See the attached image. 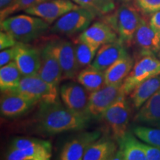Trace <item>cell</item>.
I'll use <instances>...</instances> for the list:
<instances>
[{
  "instance_id": "6da1fadb",
  "label": "cell",
  "mask_w": 160,
  "mask_h": 160,
  "mask_svg": "<svg viewBox=\"0 0 160 160\" xmlns=\"http://www.w3.org/2000/svg\"><path fill=\"white\" fill-rule=\"evenodd\" d=\"M39 104L37 117L38 128L48 134L82 131L88 125L91 120L89 117L73 113L59 100Z\"/></svg>"
},
{
  "instance_id": "7a4b0ae2",
  "label": "cell",
  "mask_w": 160,
  "mask_h": 160,
  "mask_svg": "<svg viewBox=\"0 0 160 160\" xmlns=\"http://www.w3.org/2000/svg\"><path fill=\"white\" fill-rule=\"evenodd\" d=\"M50 24L35 16H10L1 21V30L11 35L17 42L28 43L39 39L48 31Z\"/></svg>"
},
{
  "instance_id": "3957f363",
  "label": "cell",
  "mask_w": 160,
  "mask_h": 160,
  "mask_svg": "<svg viewBox=\"0 0 160 160\" xmlns=\"http://www.w3.org/2000/svg\"><path fill=\"white\" fill-rule=\"evenodd\" d=\"M142 18L137 7L126 2L120 5L114 12L106 15L105 22L114 30L119 42L129 47L133 43Z\"/></svg>"
},
{
  "instance_id": "277c9868",
  "label": "cell",
  "mask_w": 160,
  "mask_h": 160,
  "mask_svg": "<svg viewBox=\"0 0 160 160\" xmlns=\"http://www.w3.org/2000/svg\"><path fill=\"white\" fill-rule=\"evenodd\" d=\"M52 146L48 141L31 137H17L12 140L5 159L8 160H48Z\"/></svg>"
},
{
  "instance_id": "5b68a950",
  "label": "cell",
  "mask_w": 160,
  "mask_h": 160,
  "mask_svg": "<svg viewBox=\"0 0 160 160\" xmlns=\"http://www.w3.org/2000/svg\"><path fill=\"white\" fill-rule=\"evenodd\" d=\"M97 17L93 12L84 8L68 12L57 19L50 29L53 33L71 36L85 31Z\"/></svg>"
},
{
  "instance_id": "8992f818",
  "label": "cell",
  "mask_w": 160,
  "mask_h": 160,
  "mask_svg": "<svg viewBox=\"0 0 160 160\" xmlns=\"http://www.w3.org/2000/svg\"><path fill=\"white\" fill-rule=\"evenodd\" d=\"M131 116V108L126 95L122 93L118 99L103 113L102 118L108 126L115 139H119L128 132Z\"/></svg>"
},
{
  "instance_id": "52a82bcc",
  "label": "cell",
  "mask_w": 160,
  "mask_h": 160,
  "mask_svg": "<svg viewBox=\"0 0 160 160\" xmlns=\"http://www.w3.org/2000/svg\"><path fill=\"white\" fill-rule=\"evenodd\" d=\"M160 75V59L156 55H144L133 65L122 84V91L129 95L138 85Z\"/></svg>"
},
{
  "instance_id": "ba28073f",
  "label": "cell",
  "mask_w": 160,
  "mask_h": 160,
  "mask_svg": "<svg viewBox=\"0 0 160 160\" xmlns=\"http://www.w3.org/2000/svg\"><path fill=\"white\" fill-rule=\"evenodd\" d=\"M14 92L32 98L39 103L59 100L58 87L47 82L38 75L22 76L19 87Z\"/></svg>"
},
{
  "instance_id": "9c48e42d",
  "label": "cell",
  "mask_w": 160,
  "mask_h": 160,
  "mask_svg": "<svg viewBox=\"0 0 160 160\" xmlns=\"http://www.w3.org/2000/svg\"><path fill=\"white\" fill-rule=\"evenodd\" d=\"M90 93L80 84L68 82L59 89V94L64 105L70 111L82 117H89L87 109ZM90 118V117H89Z\"/></svg>"
},
{
  "instance_id": "30bf717a",
  "label": "cell",
  "mask_w": 160,
  "mask_h": 160,
  "mask_svg": "<svg viewBox=\"0 0 160 160\" xmlns=\"http://www.w3.org/2000/svg\"><path fill=\"white\" fill-rule=\"evenodd\" d=\"M122 85H105L97 91L91 92L88 105V116L91 119L102 118L106 110L122 93Z\"/></svg>"
},
{
  "instance_id": "8fae6325",
  "label": "cell",
  "mask_w": 160,
  "mask_h": 160,
  "mask_svg": "<svg viewBox=\"0 0 160 160\" xmlns=\"http://www.w3.org/2000/svg\"><path fill=\"white\" fill-rule=\"evenodd\" d=\"M99 130L83 131L75 135L64 144L60 151L59 159L81 160L92 144L101 137Z\"/></svg>"
},
{
  "instance_id": "7c38bea8",
  "label": "cell",
  "mask_w": 160,
  "mask_h": 160,
  "mask_svg": "<svg viewBox=\"0 0 160 160\" xmlns=\"http://www.w3.org/2000/svg\"><path fill=\"white\" fill-rule=\"evenodd\" d=\"M52 51L57 58L63 79H73L77 78L80 68L76 57L74 45L68 40L59 39L51 42Z\"/></svg>"
},
{
  "instance_id": "4fadbf2b",
  "label": "cell",
  "mask_w": 160,
  "mask_h": 160,
  "mask_svg": "<svg viewBox=\"0 0 160 160\" xmlns=\"http://www.w3.org/2000/svg\"><path fill=\"white\" fill-rule=\"evenodd\" d=\"M79 7L72 0H46L24 11L28 14L41 18L51 25L66 13Z\"/></svg>"
},
{
  "instance_id": "5bb4252c",
  "label": "cell",
  "mask_w": 160,
  "mask_h": 160,
  "mask_svg": "<svg viewBox=\"0 0 160 160\" xmlns=\"http://www.w3.org/2000/svg\"><path fill=\"white\" fill-rule=\"evenodd\" d=\"M139 54L157 55L160 53V32L151 27L149 22L142 18L133 39Z\"/></svg>"
},
{
  "instance_id": "9a60e30c",
  "label": "cell",
  "mask_w": 160,
  "mask_h": 160,
  "mask_svg": "<svg viewBox=\"0 0 160 160\" xmlns=\"http://www.w3.org/2000/svg\"><path fill=\"white\" fill-rule=\"evenodd\" d=\"M38 103L35 99L17 92L2 93L0 102L1 114L7 118L19 117Z\"/></svg>"
},
{
  "instance_id": "2e32d148",
  "label": "cell",
  "mask_w": 160,
  "mask_h": 160,
  "mask_svg": "<svg viewBox=\"0 0 160 160\" xmlns=\"http://www.w3.org/2000/svg\"><path fill=\"white\" fill-rule=\"evenodd\" d=\"M14 61L22 76L37 75L41 65V51L26 43L19 42Z\"/></svg>"
},
{
  "instance_id": "e0dca14e",
  "label": "cell",
  "mask_w": 160,
  "mask_h": 160,
  "mask_svg": "<svg viewBox=\"0 0 160 160\" xmlns=\"http://www.w3.org/2000/svg\"><path fill=\"white\" fill-rule=\"evenodd\" d=\"M79 41L100 48L105 44L117 41L118 36L114 30L105 22L93 23L79 36Z\"/></svg>"
},
{
  "instance_id": "ac0fdd59",
  "label": "cell",
  "mask_w": 160,
  "mask_h": 160,
  "mask_svg": "<svg viewBox=\"0 0 160 160\" xmlns=\"http://www.w3.org/2000/svg\"><path fill=\"white\" fill-rule=\"evenodd\" d=\"M37 75L56 87H59L63 79L61 68L52 51L51 43L46 45L41 51V65Z\"/></svg>"
},
{
  "instance_id": "d6986e66",
  "label": "cell",
  "mask_w": 160,
  "mask_h": 160,
  "mask_svg": "<svg viewBox=\"0 0 160 160\" xmlns=\"http://www.w3.org/2000/svg\"><path fill=\"white\" fill-rule=\"evenodd\" d=\"M127 55L128 53L126 46L117 40L101 46L91 65L99 71H105L116 62Z\"/></svg>"
},
{
  "instance_id": "ffe728a7",
  "label": "cell",
  "mask_w": 160,
  "mask_h": 160,
  "mask_svg": "<svg viewBox=\"0 0 160 160\" xmlns=\"http://www.w3.org/2000/svg\"><path fill=\"white\" fill-rule=\"evenodd\" d=\"M117 141L118 150L113 159L147 160L143 142L138 139L133 133L127 132Z\"/></svg>"
},
{
  "instance_id": "44dd1931",
  "label": "cell",
  "mask_w": 160,
  "mask_h": 160,
  "mask_svg": "<svg viewBox=\"0 0 160 160\" xmlns=\"http://www.w3.org/2000/svg\"><path fill=\"white\" fill-rule=\"evenodd\" d=\"M133 122L152 127L160 125V88L138 109Z\"/></svg>"
},
{
  "instance_id": "7402d4cb",
  "label": "cell",
  "mask_w": 160,
  "mask_h": 160,
  "mask_svg": "<svg viewBox=\"0 0 160 160\" xmlns=\"http://www.w3.org/2000/svg\"><path fill=\"white\" fill-rule=\"evenodd\" d=\"M134 65V60L129 54L122 58L105 71V83L108 85H122Z\"/></svg>"
},
{
  "instance_id": "603a6c76",
  "label": "cell",
  "mask_w": 160,
  "mask_h": 160,
  "mask_svg": "<svg viewBox=\"0 0 160 160\" xmlns=\"http://www.w3.org/2000/svg\"><path fill=\"white\" fill-rule=\"evenodd\" d=\"M118 147L113 140L101 138L95 141L87 150L83 157L84 160L113 159L117 153Z\"/></svg>"
},
{
  "instance_id": "cb8c5ba5",
  "label": "cell",
  "mask_w": 160,
  "mask_h": 160,
  "mask_svg": "<svg viewBox=\"0 0 160 160\" xmlns=\"http://www.w3.org/2000/svg\"><path fill=\"white\" fill-rule=\"evenodd\" d=\"M160 88V75L145 80L138 85L130 93L132 106L139 109Z\"/></svg>"
},
{
  "instance_id": "d4e9b609",
  "label": "cell",
  "mask_w": 160,
  "mask_h": 160,
  "mask_svg": "<svg viewBox=\"0 0 160 160\" xmlns=\"http://www.w3.org/2000/svg\"><path fill=\"white\" fill-rule=\"evenodd\" d=\"M77 82L89 92L97 91L106 85L105 71L89 65L82 69L77 77Z\"/></svg>"
},
{
  "instance_id": "484cf974",
  "label": "cell",
  "mask_w": 160,
  "mask_h": 160,
  "mask_svg": "<svg viewBox=\"0 0 160 160\" xmlns=\"http://www.w3.org/2000/svg\"><path fill=\"white\" fill-rule=\"evenodd\" d=\"M22 74L15 61L11 62L0 68V89L2 93L14 92L19 87Z\"/></svg>"
},
{
  "instance_id": "4316f807",
  "label": "cell",
  "mask_w": 160,
  "mask_h": 160,
  "mask_svg": "<svg viewBox=\"0 0 160 160\" xmlns=\"http://www.w3.org/2000/svg\"><path fill=\"white\" fill-rule=\"evenodd\" d=\"M80 7L93 12L97 17H105L115 11L114 0H72Z\"/></svg>"
},
{
  "instance_id": "83f0119b",
  "label": "cell",
  "mask_w": 160,
  "mask_h": 160,
  "mask_svg": "<svg viewBox=\"0 0 160 160\" xmlns=\"http://www.w3.org/2000/svg\"><path fill=\"white\" fill-rule=\"evenodd\" d=\"M76 57L80 69L91 65L99 48L77 40L74 45Z\"/></svg>"
},
{
  "instance_id": "f1b7e54d",
  "label": "cell",
  "mask_w": 160,
  "mask_h": 160,
  "mask_svg": "<svg viewBox=\"0 0 160 160\" xmlns=\"http://www.w3.org/2000/svg\"><path fill=\"white\" fill-rule=\"evenodd\" d=\"M132 132L143 142L160 148V128L136 125L132 128Z\"/></svg>"
},
{
  "instance_id": "f546056e",
  "label": "cell",
  "mask_w": 160,
  "mask_h": 160,
  "mask_svg": "<svg viewBox=\"0 0 160 160\" xmlns=\"http://www.w3.org/2000/svg\"><path fill=\"white\" fill-rule=\"evenodd\" d=\"M46 0H16L10 7L0 11V19L2 21L7 17L13 15L21 11H25L26 9L33 7L38 4L43 2Z\"/></svg>"
},
{
  "instance_id": "4dcf8cb0",
  "label": "cell",
  "mask_w": 160,
  "mask_h": 160,
  "mask_svg": "<svg viewBox=\"0 0 160 160\" xmlns=\"http://www.w3.org/2000/svg\"><path fill=\"white\" fill-rule=\"evenodd\" d=\"M136 6L144 14H153L160 11V0H134Z\"/></svg>"
},
{
  "instance_id": "1f68e13d",
  "label": "cell",
  "mask_w": 160,
  "mask_h": 160,
  "mask_svg": "<svg viewBox=\"0 0 160 160\" xmlns=\"http://www.w3.org/2000/svg\"><path fill=\"white\" fill-rule=\"evenodd\" d=\"M16 51H17V45L1 51L0 53V66L1 67L14 61Z\"/></svg>"
},
{
  "instance_id": "d6a6232c",
  "label": "cell",
  "mask_w": 160,
  "mask_h": 160,
  "mask_svg": "<svg viewBox=\"0 0 160 160\" xmlns=\"http://www.w3.org/2000/svg\"><path fill=\"white\" fill-rule=\"evenodd\" d=\"M18 43H19V42H17L14 38L11 35H10L9 33H8L7 32L2 31H1V33H0V49H1V51L8 48L13 47Z\"/></svg>"
},
{
  "instance_id": "836d02e7",
  "label": "cell",
  "mask_w": 160,
  "mask_h": 160,
  "mask_svg": "<svg viewBox=\"0 0 160 160\" xmlns=\"http://www.w3.org/2000/svg\"><path fill=\"white\" fill-rule=\"evenodd\" d=\"M149 23L153 28L160 32V11L156 12L155 13L151 15L149 20Z\"/></svg>"
},
{
  "instance_id": "e575fe53",
  "label": "cell",
  "mask_w": 160,
  "mask_h": 160,
  "mask_svg": "<svg viewBox=\"0 0 160 160\" xmlns=\"http://www.w3.org/2000/svg\"><path fill=\"white\" fill-rule=\"evenodd\" d=\"M16 0H0V11L8 8Z\"/></svg>"
},
{
  "instance_id": "d590c367",
  "label": "cell",
  "mask_w": 160,
  "mask_h": 160,
  "mask_svg": "<svg viewBox=\"0 0 160 160\" xmlns=\"http://www.w3.org/2000/svg\"><path fill=\"white\" fill-rule=\"evenodd\" d=\"M123 1H128V0H123Z\"/></svg>"
},
{
  "instance_id": "8d00e7d4",
  "label": "cell",
  "mask_w": 160,
  "mask_h": 160,
  "mask_svg": "<svg viewBox=\"0 0 160 160\" xmlns=\"http://www.w3.org/2000/svg\"><path fill=\"white\" fill-rule=\"evenodd\" d=\"M157 128H160V125H159V126H158V127Z\"/></svg>"
},
{
  "instance_id": "74e56055",
  "label": "cell",
  "mask_w": 160,
  "mask_h": 160,
  "mask_svg": "<svg viewBox=\"0 0 160 160\" xmlns=\"http://www.w3.org/2000/svg\"><path fill=\"white\" fill-rule=\"evenodd\" d=\"M159 59H160V53H159Z\"/></svg>"
}]
</instances>
